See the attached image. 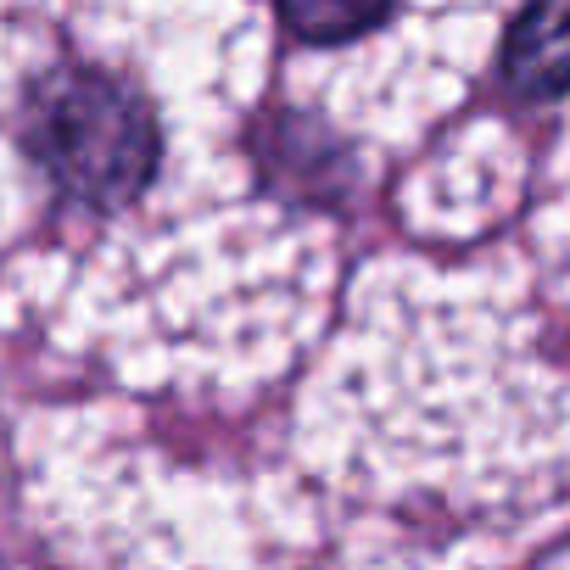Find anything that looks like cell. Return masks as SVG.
<instances>
[{
    "mask_svg": "<svg viewBox=\"0 0 570 570\" xmlns=\"http://www.w3.org/2000/svg\"><path fill=\"white\" fill-rule=\"evenodd\" d=\"M274 0H0V297L157 381L320 331L336 240L263 157Z\"/></svg>",
    "mask_w": 570,
    "mask_h": 570,
    "instance_id": "cell-1",
    "label": "cell"
},
{
    "mask_svg": "<svg viewBox=\"0 0 570 570\" xmlns=\"http://www.w3.org/2000/svg\"><path fill=\"white\" fill-rule=\"evenodd\" d=\"M303 453L342 492L487 503L570 464V381L509 274L381 257L303 397Z\"/></svg>",
    "mask_w": 570,
    "mask_h": 570,
    "instance_id": "cell-2",
    "label": "cell"
},
{
    "mask_svg": "<svg viewBox=\"0 0 570 570\" xmlns=\"http://www.w3.org/2000/svg\"><path fill=\"white\" fill-rule=\"evenodd\" d=\"M509 0H274L279 85L342 151H397L459 107Z\"/></svg>",
    "mask_w": 570,
    "mask_h": 570,
    "instance_id": "cell-3",
    "label": "cell"
},
{
    "mask_svg": "<svg viewBox=\"0 0 570 570\" xmlns=\"http://www.w3.org/2000/svg\"><path fill=\"white\" fill-rule=\"evenodd\" d=\"M503 73L531 101L570 90V0H525L503 35Z\"/></svg>",
    "mask_w": 570,
    "mask_h": 570,
    "instance_id": "cell-4",
    "label": "cell"
},
{
    "mask_svg": "<svg viewBox=\"0 0 570 570\" xmlns=\"http://www.w3.org/2000/svg\"><path fill=\"white\" fill-rule=\"evenodd\" d=\"M542 252H548V268H553L559 297L570 303V135H564V146H559L553 190H548V207H542Z\"/></svg>",
    "mask_w": 570,
    "mask_h": 570,
    "instance_id": "cell-5",
    "label": "cell"
},
{
    "mask_svg": "<svg viewBox=\"0 0 570 570\" xmlns=\"http://www.w3.org/2000/svg\"><path fill=\"white\" fill-rule=\"evenodd\" d=\"M559 570H570V564H559Z\"/></svg>",
    "mask_w": 570,
    "mask_h": 570,
    "instance_id": "cell-6",
    "label": "cell"
}]
</instances>
